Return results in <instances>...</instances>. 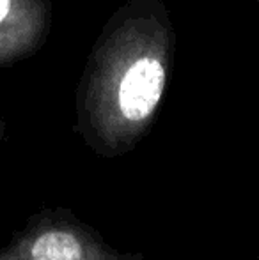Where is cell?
Masks as SVG:
<instances>
[{"instance_id": "cell-1", "label": "cell", "mask_w": 259, "mask_h": 260, "mask_svg": "<svg viewBox=\"0 0 259 260\" xmlns=\"http://www.w3.org/2000/svg\"><path fill=\"white\" fill-rule=\"evenodd\" d=\"M0 260H146L140 251L112 246L103 234L68 207H43L32 212L9 243Z\"/></svg>"}, {"instance_id": "cell-2", "label": "cell", "mask_w": 259, "mask_h": 260, "mask_svg": "<svg viewBox=\"0 0 259 260\" xmlns=\"http://www.w3.org/2000/svg\"><path fill=\"white\" fill-rule=\"evenodd\" d=\"M9 7H11V0H0V23L6 20L7 13H9Z\"/></svg>"}, {"instance_id": "cell-3", "label": "cell", "mask_w": 259, "mask_h": 260, "mask_svg": "<svg viewBox=\"0 0 259 260\" xmlns=\"http://www.w3.org/2000/svg\"><path fill=\"white\" fill-rule=\"evenodd\" d=\"M0 131H2V129H0ZM0 138H2V133H0Z\"/></svg>"}, {"instance_id": "cell-4", "label": "cell", "mask_w": 259, "mask_h": 260, "mask_svg": "<svg viewBox=\"0 0 259 260\" xmlns=\"http://www.w3.org/2000/svg\"><path fill=\"white\" fill-rule=\"evenodd\" d=\"M256 260H259V255H257V257H256Z\"/></svg>"}]
</instances>
